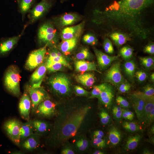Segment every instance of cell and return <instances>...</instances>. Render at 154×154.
<instances>
[{"label":"cell","mask_w":154,"mask_h":154,"mask_svg":"<svg viewBox=\"0 0 154 154\" xmlns=\"http://www.w3.org/2000/svg\"><path fill=\"white\" fill-rule=\"evenodd\" d=\"M20 78L19 68L14 65H11L7 68L3 76V84L6 90L17 97L21 95Z\"/></svg>","instance_id":"cell-3"},{"label":"cell","mask_w":154,"mask_h":154,"mask_svg":"<svg viewBox=\"0 0 154 154\" xmlns=\"http://www.w3.org/2000/svg\"><path fill=\"white\" fill-rule=\"evenodd\" d=\"M92 143L94 146L98 148H102L106 146V141L102 139L94 137Z\"/></svg>","instance_id":"cell-46"},{"label":"cell","mask_w":154,"mask_h":154,"mask_svg":"<svg viewBox=\"0 0 154 154\" xmlns=\"http://www.w3.org/2000/svg\"><path fill=\"white\" fill-rule=\"evenodd\" d=\"M76 70L78 72H84L89 71H95L101 74L98 70L96 64L94 62L86 61L84 60H78L74 63Z\"/></svg>","instance_id":"cell-24"},{"label":"cell","mask_w":154,"mask_h":154,"mask_svg":"<svg viewBox=\"0 0 154 154\" xmlns=\"http://www.w3.org/2000/svg\"><path fill=\"white\" fill-rule=\"evenodd\" d=\"M26 89L31 99V111L34 114L38 106L43 101L48 99V97L46 92L41 86L33 88L30 85H28Z\"/></svg>","instance_id":"cell-8"},{"label":"cell","mask_w":154,"mask_h":154,"mask_svg":"<svg viewBox=\"0 0 154 154\" xmlns=\"http://www.w3.org/2000/svg\"><path fill=\"white\" fill-rule=\"evenodd\" d=\"M52 5V0H41L30 11L29 23H33L40 19L49 10Z\"/></svg>","instance_id":"cell-10"},{"label":"cell","mask_w":154,"mask_h":154,"mask_svg":"<svg viewBox=\"0 0 154 154\" xmlns=\"http://www.w3.org/2000/svg\"><path fill=\"white\" fill-rule=\"evenodd\" d=\"M122 125L125 129L130 132L137 131L141 130V127L138 125L133 122H124Z\"/></svg>","instance_id":"cell-37"},{"label":"cell","mask_w":154,"mask_h":154,"mask_svg":"<svg viewBox=\"0 0 154 154\" xmlns=\"http://www.w3.org/2000/svg\"><path fill=\"white\" fill-rule=\"evenodd\" d=\"M141 138V137L139 134L129 137L126 141V148L128 150L134 149L137 146Z\"/></svg>","instance_id":"cell-30"},{"label":"cell","mask_w":154,"mask_h":154,"mask_svg":"<svg viewBox=\"0 0 154 154\" xmlns=\"http://www.w3.org/2000/svg\"><path fill=\"white\" fill-rule=\"evenodd\" d=\"M59 36L58 33L54 25L49 21L42 25L38 31V42L46 46H54L58 40Z\"/></svg>","instance_id":"cell-4"},{"label":"cell","mask_w":154,"mask_h":154,"mask_svg":"<svg viewBox=\"0 0 154 154\" xmlns=\"http://www.w3.org/2000/svg\"><path fill=\"white\" fill-rule=\"evenodd\" d=\"M48 84L51 90L62 96L68 95L71 91L70 83L68 78L63 74H58L51 77Z\"/></svg>","instance_id":"cell-5"},{"label":"cell","mask_w":154,"mask_h":154,"mask_svg":"<svg viewBox=\"0 0 154 154\" xmlns=\"http://www.w3.org/2000/svg\"><path fill=\"white\" fill-rule=\"evenodd\" d=\"M18 1L20 11L22 14L25 15L30 11L35 0H19Z\"/></svg>","instance_id":"cell-31"},{"label":"cell","mask_w":154,"mask_h":154,"mask_svg":"<svg viewBox=\"0 0 154 154\" xmlns=\"http://www.w3.org/2000/svg\"><path fill=\"white\" fill-rule=\"evenodd\" d=\"M46 67L55 62H59L70 69L71 67L61 52L54 46H50L45 60Z\"/></svg>","instance_id":"cell-13"},{"label":"cell","mask_w":154,"mask_h":154,"mask_svg":"<svg viewBox=\"0 0 154 154\" xmlns=\"http://www.w3.org/2000/svg\"><path fill=\"white\" fill-rule=\"evenodd\" d=\"M122 117L129 121L132 120L134 117V114L132 112L122 108Z\"/></svg>","instance_id":"cell-47"},{"label":"cell","mask_w":154,"mask_h":154,"mask_svg":"<svg viewBox=\"0 0 154 154\" xmlns=\"http://www.w3.org/2000/svg\"><path fill=\"white\" fill-rule=\"evenodd\" d=\"M154 2V0L114 1L104 10H94L92 21L105 27L109 32L119 31L131 37L145 40L152 32L146 26L145 16Z\"/></svg>","instance_id":"cell-1"},{"label":"cell","mask_w":154,"mask_h":154,"mask_svg":"<svg viewBox=\"0 0 154 154\" xmlns=\"http://www.w3.org/2000/svg\"><path fill=\"white\" fill-rule=\"evenodd\" d=\"M123 68L124 72L128 78L133 81L136 68L135 62L133 60H128L124 63Z\"/></svg>","instance_id":"cell-28"},{"label":"cell","mask_w":154,"mask_h":154,"mask_svg":"<svg viewBox=\"0 0 154 154\" xmlns=\"http://www.w3.org/2000/svg\"><path fill=\"white\" fill-rule=\"evenodd\" d=\"M94 137L102 139L104 135V134L102 131L97 130L94 132Z\"/></svg>","instance_id":"cell-52"},{"label":"cell","mask_w":154,"mask_h":154,"mask_svg":"<svg viewBox=\"0 0 154 154\" xmlns=\"http://www.w3.org/2000/svg\"><path fill=\"white\" fill-rule=\"evenodd\" d=\"M139 60L141 65L146 69L150 70L153 68L154 57L151 56L141 57Z\"/></svg>","instance_id":"cell-35"},{"label":"cell","mask_w":154,"mask_h":154,"mask_svg":"<svg viewBox=\"0 0 154 154\" xmlns=\"http://www.w3.org/2000/svg\"><path fill=\"white\" fill-rule=\"evenodd\" d=\"M34 132L41 135L50 130V126L47 122L37 119L32 120Z\"/></svg>","instance_id":"cell-26"},{"label":"cell","mask_w":154,"mask_h":154,"mask_svg":"<svg viewBox=\"0 0 154 154\" xmlns=\"http://www.w3.org/2000/svg\"><path fill=\"white\" fill-rule=\"evenodd\" d=\"M22 123L16 119L5 121L2 125L3 130L8 138L16 145L19 147L20 130Z\"/></svg>","instance_id":"cell-6"},{"label":"cell","mask_w":154,"mask_h":154,"mask_svg":"<svg viewBox=\"0 0 154 154\" xmlns=\"http://www.w3.org/2000/svg\"><path fill=\"white\" fill-rule=\"evenodd\" d=\"M143 154H151V152L149 151L146 149L143 151Z\"/></svg>","instance_id":"cell-56"},{"label":"cell","mask_w":154,"mask_h":154,"mask_svg":"<svg viewBox=\"0 0 154 154\" xmlns=\"http://www.w3.org/2000/svg\"><path fill=\"white\" fill-rule=\"evenodd\" d=\"M100 121L103 124L106 125L109 123L111 117L108 113L105 110H102L99 114Z\"/></svg>","instance_id":"cell-41"},{"label":"cell","mask_w":154,"mask_h":154,"mask_svg":"<svg viewBox=\"0 0 154 154\" xmlns=\"http://www.w3.org/2000/svg\"><path fill=\"white\" fill-rule=\"evenodd\" d=\"M34 133L32 120L29 119L22 123L20 130V141L28 137Z\"/></svg>","instance_id":"cell-27"},{"label":"cell","mask_w":154,"mask_h":154,"mask_svg":"<svg viewBox=\"0 0 154 154\" xmlns=\"http://www.w3.org/2000/svg\"><path fill=\"white\" fill-rule=\"evenodd\" d=\"M75 151L72 148L70 147H65L62 150L61 153L62 154H74Z\"/></svg>","instance_id":"cell-51"},{"label":"cell","mask_w":154,"mask_h":154,"mask_svg":"<svg viewBox=\"0 0 154 154\" xmlns=\"http://www.w3.org/2000/svg\"><path fill=\"white\" fill-rule=\"evenodd\" d=\"M133 49L131 47L128 46H125L121 48L119 50V54L122 58L125 60H129L132 58Z\"/></svg>","instance_id":"cell-34"},{"label":"cell","mask_w":154,"mask_h":154,"mask_svg":"<svg viewBox=\"0 0 154 154\" xmlns=\"http://www.w3.org/2000/svg\"><path fill=\"white\" fill-rule=\"evenodd\" d=\"M143 91L141 92L145 96L149 97H154V88L153 86L150 84L146 85L143 88Z\"/></svg>","instance_id":"cell-45"},{"label":"cell","mask_w":154,"mask_h":154,"mask_svg":"<svg viewBox=\"0 0 154 154\" xmlns=\"http://www.w3.org/2000/svg\"><path fill=\"white\" fill-rule=\"evenodd\" d=\"M114 118L116 120H121L122 118V108L119 106H114L112 108Z\"/></svg>","instance_id":"cell-40"},{"label":"cell","mask_w":154,"mask_h":154,"mask_svg":"<svg viewBox=\"0 0 154 154\" xmlns=\"http://www.w3.org/2000/svg\"><path fill=\"white\" fill-rule=\"evenodd\" d=\"M93 55L86 47L82 48L75 55V58L77 60L86 59L90 60L93 58Z\"/></svg>","instance_id":"cell-32"},{"label":"cell","mask_w":154,"mask_h":154,"mask_svg":"<svg viewBox=\"0 0 154 154\" xmlns=\"http://www.w3.org/2000/svg\"><path fill=\"white\" fill-rule=\"evenodd\" d=\"M31 101L30 96L25 89L20 99L19 109L21 117L24 119L28 121L31 109Z\"/></svg>","instance_id":"cell-12"},{"label":"cell","mask_w":154,"mask_h":154,"mask_svg":"<svg viewBox=\"0 0 154 154\" xmlns=\"http://www.w3.org/2000/svg\"><path fill=\"white\" fill-rule=\"evenodd\" d=\"M56 110V105L48 99L38 106L34 113L40 117L49 118L55 116Z\"/></svg>","instance_id":"cell-11"},{"label":"cell","mask_w":154,"mask_h":154,"mask_svg":"<svg viewBox=\"0 0 154 154\" xmlns=\"http://www.w3.org/2000/svg\"><path fill=\"white\" fill-rule=\"evenodd\" d=\"M74 89L76 94L79 96H87L89 94L88 91L78 86H75Z\"/></svg>","instance_id":"cell-48"},{"label":"cell","mask_w":154,"mask_h":154,"mask_svg":"<svg viewBox=\"0 0 154 154\" xmlns=\"http://www.w3.org/2000/svg\"><path fill=\"white\" fill-rule=\"evenodd\" d=\"M143 52L146 53L153 55L154 54V44L150 42L147 44L143 49Z\"/></svg>","instance_id":"cell-49"},{"label":"cell","mask_w":154,"mask_h":154,"mask_svg":"<svg viewBox=\"0 0 154 154\" xmlns=\"http://www.w3.org/2000/svg\"><path fill=\"white\" fill-rule=\"evenodd\" d=\"M121 134L119 130L115 127H112L109 133V139L111 143L114 145H117L121 139Z\"/></svg>","instance_id":"cell-29"},{"label":"cell","mask_w":154,"mask_h":154,"mask_svg":"<svg viewBox=\"0 0 154 154\" xmlns=\"http://www.w3.org/2000/svg\"><path fill=\"white\" fill-rule=\"evenodd\" d=\"M150 79L152 82H154V73H152L150 76Z\"/></svg>","instance_id":"cell-54"},{"label":"cell","mask_w":154,"mask_h":154,"mask_svg":"<svg viewBox=\"0 0 154 154\" xmlns=\"http://www.w3.org/2000/svg\"><path fill=\"white\" fill-rule=\"evenodd\" d=\"M91 108L89 105L56 108L54 121L47 143L51 147H59L76 136L83 128Z\"/></svg>","instance_id":"cell-2"},{"label":"cell","mask_w":154,"mask_h":154,"mask_svg":"<svg viewBox=\"0 0 154 154\" xmlns=\"http://www.w3.org/2000/svg\"><path fill=\"white\" fill-rule=\"evenodd\" d=\"M105 81L117 87L124 82L120 69V63L119 61L113 63L106 72Z\"/></svg>","instance_id":"cell-9"},{"label":"cell","mask_w":154,"mask_h":154,"mask_svg":"<svg viewBox=\"0 0 154 154\" xmlns=\"http://www.w3.org/2000/svg\"><path fill=\"white\" fill-rule=\"evenodd\" d=\"M108 36L118 48L131 40V38L127 34L118 30L110 32Z\"/></svg>","instance_id":"cell-23"},{"label":"cell","mask_w":154,"mask_h":154,"mask_svg":"<svg viewBox=\"0 0 154 154\" xmlns=\"http://www.w3.org/2000/svg\"><path fill=\"white\" fill-rule=\"evenodd\" d=\"M46 46H44L33 51L29 54L25 64V67L27 69L32 71L42 63L46 53Z\"/></svg>","instance_id":"cell-7"},{"label":"cell","mask_w":154,"mask_h":154,"mask_svg":"<svg viewBox=\"0 0 154 154\" xmlns=\"http://www.w3.org/2000/svg\"><path fill=\"white\" fill-rule=\"evenodd\" d=\"M149 132L151 134H153L154 133V126H152Z\"/></svg>","instance_id":"cell-55"},{"label":"cell","mask_w":154,"mask_h":154,"mask_svg":"<svg viewBox=\"0 0 154 154\" xmlns=\"http://www.w3.org/2000/svg\"><path fill=\"white\" fill-rule=\"evenodd\" d=\"M93 153L94 154H104V153L100 150H97L95 151Z\"/></svg>","instance_id":"cell-53"},{"label":"cell","mask_w":154,"mask_h":154,"mask_svg":"<svg viewBox=\"0 0 154 154\" xmlns=\"http://www.w3.org/2000/svg\"><path fill=\"white\" fill-rule=\"evenodd\" d=\"M103 47L105 51L108 54L114 52V48L111 41L108 38H106L103 43Z\"/></svg>","instance_id":"cell-39"},{"label":"cell","mask_w":154,"mask_h":154,"mask_svg":"<svg viewBox=\"0 0 154 154\" xmlns=\"http://www.w3.org/2000/svg\"><path fill=\"white\" fill-rule=\"evenodd\" d=\"M82 40L86 43L91 45H95L98 43V40L96 36L91 33H87L83 37Z\"/></svg>","instance_id":"cell-38"},{"label":"cell","mask_w":154,"mask_h":154,"mask_svg":"<svg viewBox=\"0 0 154 154\" xmlns=\"http://www.w3.org/2000/svg\"><path fill=\"white\" fill-rule=\"evenodd\" d=\"M75 144L78 150L80 151L86 150L89 145L88 141L86 138L83 136L78 137L76 140Z\"/></svg>","instance_id":"cell-33"},{"label":"cell","mask_w":154,"mask_h":154,"mask_svg":"<svg viewBox=\"0 0 154 154\" xmlns=\"http://www.w3.org/2000/svg\"><path fill=\"white\" fill-rule=\"evenodd\" d=\"M81 18V17L76 13L65 14L55 19L54 24L58 28H62L75 23Z\"/></svg>","instance_id":"cell-15"},{"label":"cell","mask_w":154,"mask_h":154,"mask_svg":"<svg viewBox=\"0 0 154 154\" xmlns=\"http://www.w3.org/2000/svg\"><path fill=\"white\" fill-rule=\"evenodd\" d=\"M116 102L119 106L121 108H127L130 107L129 102L121 96H118L116 99Z\"/></svg>","instance_id":"cell-44"},{"label":"cell","mask_w":154,"mask_h":154,"mask_svg":"<svg viewBox=\"0 0 154 154\" xmlns=\"http://www.w3.org/2000/svg\"><path fill=\"white\" fill-rule=\"evenodd\" d=\"M154 108H153L147 116L144 123L147 125H149L154 121Z\"/></svg>","instance_id":"cell-50"},{"label":"cell","mask_w":154,"mask_h":154,"mask_svg":"<svg viewBox=\"0 0 154 154\" xmlns=\"http://www.w3.org/2000/svg\"><path fill=\"white\" fill-rule=\"evenodd\" d=\"M114 90L113 87L108 83L98 98L102 104L107 109H110L114 97Z\"/></svg>","instance_id":"cell-18"},{"label":"cell","mask_w":154,"mask_h":154,"mask_svg":"<svg viewBox=\"0 0 154 154\" xmlns=\"http://www.w3.org/2000/svg\"><path fill=\"white\" fill-rule=\"evenodd\" d=\"M46 70L45 60H44L31 75L30 80V85L33 88L40 86Z\"/></svg>","instance_id":"cell-17"},{"label":"cell","mask_w":154,"mask_h":154,"mask_svg":"<svg viewBox=\"0 0 154 154\" xmlns=\"http://www.w3.org/2000/svg\"><path fill=\"white\" fill-rule=\"evenodd\" d=\"M84 25V22H82L74 26L67 27L64 28L60 34V36L62 40L71 39L82 33Z\"/></svg>","instance_id":"cell-20"},{"label":"cell","mask_w":154,"mask_h":154,"mask_svg":"<svg viewBox=\"0 0 154 154\" xmlns=\"http://www.w3.org/2000/svg\"><path fill=\"white\" fill-rule=\"evenodd\" d=\"M130 100L139 121L141 122L145 105V100L140 92H137L130 96Z\"/></svg>","instance_id":"cell-14"},{"label":"cell","mask_w":154,"mask_h":154,"mask_svg":"<svg viewBox=\"0 0 154 154\" xmlns=\"http://www.w3.org/2000/svg\"><path fill=\"white\" fill-rule=\"evenodd\" d=\"M64 66L59 62H55L46 67L47 70L49 72H53L61 70Z\"/></svg>","instance_id":"cell-43"},{"label":"cell","mask_w":154,"mask_h":154,"mask_svg":"<svg viewBox=\"0 0 154 154\" xmlns=\"http://www.w3.org/2000/svg\"><path fill=\"white\" fill-rule=\"evenodd\" d=\"M93 50L99 67L102 70L107 69L113 61L117 60L119 59V55L111 56L95 48H94Z\"/></svg>","instance_id":"cell-16"},{"label":"cell","mask_w":154,"mask_h":154,"mask_svg":"<svg viewBox=\"0 0 154 154\" xmlns=\"http://www.w3.org/2000/svg\"><path fill=\"white\" fill-rule=\"evenodd\" d=\"M138 81L140 83L145 81L147 77V74L143 70H139L135 72L134 75Z\"/></svg>","instance_id":"cell-42"},{"label":"cell","mask_w":154,"mask_h":154,"mask_svg":"<svg viewBox=\"0 0 154 154\" xmlns=\"http://www.w3.org/2000/svg\"><path fill=\"white\" fill-rule=\"evenodd\" d=\"M77 82L84 86L87 87L92 86L96 82V78L92 73H82L75 76Z\"/></svg>","instance_id":"cell-25"},{"label":"cell","mask_w":154,"mask_h":154,"mask_svg":"<svg viewBox=\"0 0 154 154\" xmlns=\"http://www.w3.org/2000/svg\"><path fill=\"white\" fill-rule=\"evenodd\" d=\"M40 136L34 132L27 137L21 141L19 147L28 151L35 149L39 145Z\"/></svg>","instance_id":"cell-21"},{"label":"cell","mask_w":154,"mask_h":154,"mask_svg":"<svg viewBox=\"0 0 154 154\" xmlns=\"http://www.w3.org/2000/svg\"><path fill=\"white\" fill-rule=\"evenodd\" d=\"M82 33L78 34L71 39L62 40L58 46L60 52L66 55L70 54L77 45Z\"/></svg>","instance_id":"cell-19"},{"label":"cell","mask_w":154,"mask_h":154,"mask_svg":"<svg viewBox=\"0 0 154 154\" xmlns=\"http://www.w3.org/2000/svg\"><path fill=\"white\" fill-rule=\"evenodd\" d=\"M107 83H104L98 85L94 86L91 93V95L89 98H98L102 91L106 87Z\"/></svg>","instance_id":"cell-36"},{"label":"cell","mask_w":154,"mask_h":154,"mask_svg":"<svg viewBox=\"0 0 154 154\" xmlns=\"http://www.w3.org/2000/svg\"><path fill=\"white\" fill-rule=\"evenodd\" d=\"M20 35L5 38L0 41V56L7 54L17 43Z\"/></svg>","instance_id":"cell-22"},{"label":"cell","mask_w":154,"mask_h":154,"mask_svg":"<svg viewBox=\"0 0 154 154\" xmlns=\"http://www.w3.org/2000/svg\"><path fill=\"white\" fill-rule=\"evenodd\" d=\"M18 1L19 0H17Z\"/></svg>","instance_id":"cell-57"}]
</instances>
